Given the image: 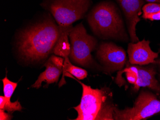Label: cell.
<instances>
[{
  "label": "cell",
  "mask_w": 160,
  "mask_h": 120,
  "mask_svg": "<svg viewBox=\"0 0 160 120\" xmlns=\"http://www.w3.org/2000/svg\"><path fill=\"white\" fill-rule=\"evenodd\" d=\"M59 36V27L51 18L21 32L17 46L18 52L27 61H39L53 52Z\"/></svg>",
  "instance_id": "1"
},
{
  "label": "cell",
  "mask_w": 160,
  "mask_h": 120,
  "mask_svg": "<svg viewBox=\"0 0 160 120\" xmlns=\"http://www.w3.org/2000/svg\"><path fill=\"white\" fill-rule=\"evenodd\" d=\"M82 88L80 104L73 107L78 113L75 120H114V108L111 93L107 88H92L79 80Z\"/></svg>",
  "instance_id": "2"
},
{
  "label": "cell",
  "mask_w": 160,
  "mask_h": 120,
  "mask_svg": "<svg viewBox=\"0 0 160 120\" xmlns=\"http://www.w3.org/2000/svg\"><path fill=\"white\" fill-rule=\"evenodd\" d=\"M87 20L93 33L99 37L127 39L122 18L111 2H103L94 6L89 13Z\"/></svg>",
  "instance_id": "3"
},
{
  "label": "cell",
  "mask_w": 160,
  "mask_h": 120,
  "mask_svg": "<svg viewBox=\"0 0 160 120\" xmlns=\"http://www.w3.org/2000/svg\"><path fill=\"white\" fill-rule=\"evenodd\" d=\"M91 0H43L41 6L52 15L59 26H72L84 17Z\"/></svg>",
  "instance_id": "4"
},
{
  "label": "cell",
  "mask_w": 160,
  "mask_h": 120,
  "mask_svg": "<svg viewBox=\"0 0 160 120\" xmlns=\"http://www.w3.org/2000/svg\"><path fill=\"white\" fill-rule=\"evenodd\" d=\"M71 51L70 58L74 63L82 67H88L93 62L91 53L96 49L97 41L87 34L82 24L72 28L69 34Z\"/></svg>",
  "instance_id": "5"
},
{
  "label": "cell",
  "mask_w": 160,
  "mask_h": 120,
  "mask_svg": "<svg viewBox=\"0 0 160 120\" xmlns=\"http://www.w3.org/2000/svg\"><path fill=\"white\" fill-rule=\"evenodd\" d=\"M160 113V101L152 93L142 91L138 97L133 106L119 110L114 108L115 120H141Z\"/></svg>",
  "instance_id": "6"
},
{
  "label": "cell",
  "mask_w": 160,
  "mask_h": 120,
  "mask_svg": "<svg viewBox=\"0 0 160 120\" xmlns=\"http://www.w3.org/2000/svg\"><path fill=\"white\" fill-rule=\"evenodd\" d=\"M124 71L128 81L134 85L135 91H138L141 87H148L160 92V84L155 78L156 72L153 68L128 66Z\"/></svg>",
  "instance_id": "7"
},
{
  "label": "cell",
  "mask_w": 160,
  "mask_h": 120,
  "mask_svg": "<svg viewBox=\"0 0 160 120\" xmlns=\"http://www.w3.org/2000/svg\"><path fill=\"white\" fill-rule=\"evenodd\" d=\"M98 60L112 71L123 69L127 60L124 49L112 42H103L97 51Z\"/></svg>",
  "instance_id": "8"
},
{
  "label": "cell",
  "mask_w": 160,
  "mask_h": 120,
  "mask_svg": "<svg viewBox=\"0 0 160 120\" xmlns=\"http://www.w3.org/2000/svg\"><path fill=\"white\" fill-rule=\"evenodd\" d=\"M150 43L149 40L143 39L135 43L128 44V53L130 64L142 66L155 62V59L158 58L159 53L152 50Z\"/></svg>",
  "instance_id": "9"
},
{
  "label": "cell",
  "mask_w": 160,
  "mask_h": 120,
  "mask_svg": "<svg viewBox=\"0 0 160 120\" xmlns=\"http://www.w3.org/2000/svg\"><path fill=\"white\" fill-rule=\"evenodd\" d=\"M124 13L128 26L130 40L132 43L139 41L136 33V27L141 19L142 8L144 4L143 0H117Z\"/></svg>",
  "instance_id": "10"
},
{
  "label": "cell",
  "mask_w": 160,
  "mask_h": 120,
  "mask_svg": "<svg viewBox=\"0 0 160 120\" xmlns=\"http://www.w3.org/2000/svg\"><path fill=\"white\" fill-rule=\"evenodd\" d=\"M59 36L54 47L52 53L58 56L65 58L70 55L71 51V44L68 36L72 29V26H59Z\"/></svg>",
  "instance_id": "11"
},
{
  "label": "cell",
  "mask_w": 160,
  "mask_h": 120,
  "mask_svg": "<svg viewBox=\"0 0 160 120\" xmlns=\"http://www.w3.org/2000/svg\"><path fill=\"white\" fill-rule=\"evenodd\" d=\"M44 66L46 67L45 70L39 75L37 80L32 85V88L39 89L43 82H46L47 85L57 83L60 75L62 73L63 69L58 68L49 60L45 63Z\"/></svg>",
  "instance_id": "12"
},
{
  "label": "cell",
  "mask_w": 160,
  "mask_h": 120,
  "mask_svg": "<svg viewBox=\"0 0 160 120\" xmlns=\"http://www.w3.org/2000/svg\"><path fill=\"white\" fill-rule=\"evenodd\" d=\"M62 74V77L59 84V87H61L66 83L64 77L73 78V76H74L78 80H82L87 77L88 72L84 69L72 65L70 62L68 56H67L64 58Z\"/></svg>",
  "instance_id": "13"
},
{
  "label": "cell",
  "mask_w": 160,
  "mask_h": 120,
  "mask_svg": "<svg viewBox=\"0 0 160 120\" xmlns=\"http://www.w3.org/2000/svg\"><path fill=\"white\" fill-rule=\"evenodd\" d=\"M22 109V107L18 101L12 102L11 101H7L4 96H0V110L12 113L17 111H21Z\"/></svg>",
  "instance_id": "14"
},
{
  "label": "cell",
  "mask_w": 160,
  "mask_h": 120,
  "mask_svg": "<svg viewBox=\"0 0 160 120\" xmlns=\"http://www.w3.org/2000/svg\"><path fill=\"white\" fill-rule=\"evenodd\" d=\"M3 83L4 96L7 101H11V98L18 86V82H12L7 78V74L2 80Z\"/></svg>",
  "instance_id": "15"
},
{
  "label": "cell",
  "mask_w": 160,
  "mask_h": 120,
  "mask_svg": "<svg viewBox=\"0 0 160 120\" xmlns=\"http://www.w3.org/2000/svg\"><path fill=\"white\" fill-rule=\"evenodd\" d=\"M142 9L143 12V15L157 13L160 12V3H148L146 5H144Z\"/></svg>",
  "instance_id": "16"
},
{
  "label": "cell",
  "mask_w": 160,
  "mask_h": 120,
  "mask_svg": "<svg viewBox=\"0 0 160 120\" xmlns=\"http://www.w3.org/2000/svg\"><path fill=\"white\" fill-rule=\"evenodd\" d=\"M48 60L51 61L52 62L53 64L55 65L58 68L63 69L64 60L63 59L62 57L58 56V55H52Z\"/></svg>",
  "instance_id": "17"
},
{
  "label": "cell",
  "mask_w": 160,
  "mask_h": 120,
  "mask_svg": "<svg viewBox=\"0 0 160 120\" xmlns=\"http://www.w3.org/2000/svg\"><path fill=\"white\" fill-rule=\"evenodd\" d=\"M142 17L145 19H149L151 21L160 20V12L157 13L143 15Z\"/></svg>",
  "instance_id": "18"
},
{
  "label": "cell",
  "mask_w": 160,
  "mask_h": 120,
  "mask_svg": "<svg viewBox=\"0 0 160 120\" xmlns=\"http://www.w3.org/2000/svg\"><path fill=\"white\" fill-rule=\"evenodd\" d=\"M4 110H0V120H11L12 116L11 115L5 113Z\"/></svg>",
  "instance_id": "19"
},
{
  "label": "cell",
  "mask_w": 160,
  "mask_h": 120,
  "mask_svg": "<svg viewBox=\"0 0 160 120\" xmlns=\"http://www.w3.org/2000/svg\"><path fill=\"white\" fill-rule=\"evenodd\" d=\"M155 63H157L159 65V70H160V59L155 61Z\"/></svg>",
  "instance_id": "20"
},
{
  "label": "cell",
  "mask_w": 160,
  "mask_h": 120,
  "mask_svg": "<svg viewBox=\"0 0 160 120\" xmlns=\"http://www.w3.org/2000/svg\"></svg>",
  "instance_id": "21"
}]
</instances>
